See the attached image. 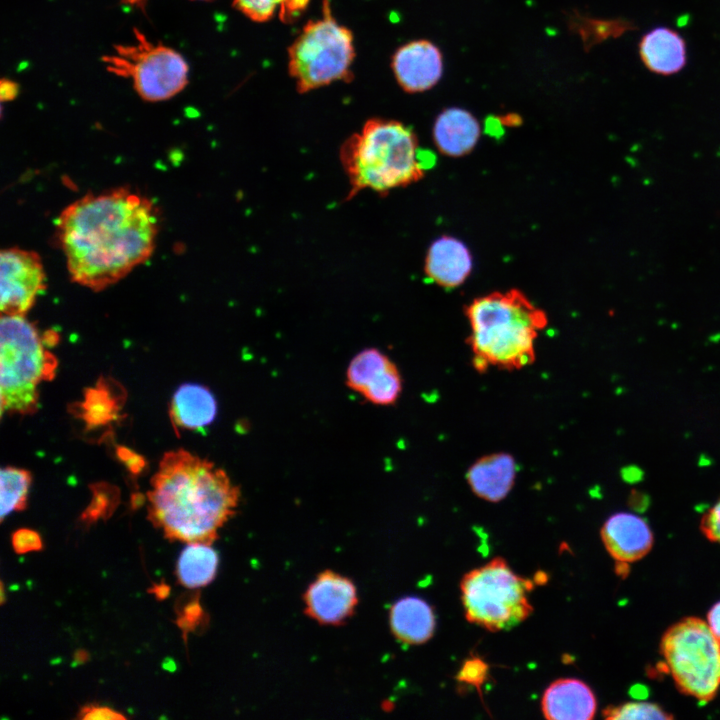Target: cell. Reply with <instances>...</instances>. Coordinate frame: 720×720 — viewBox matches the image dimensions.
Masks as SVG:
<instances>
[{
  "label": "cell",
  "mask_w": 720,
  "mask_h": 720,
  "mask_svg": "<svg viewBox=\"0 0 720 720\" xmlns=\"http://www.w3.org/2000/svg\"><path fill=\"white\" fill-rule=\"evenodd\" d=\"M56 229L71 280L97 292L150 258L158 216L149 198L118 187L68 205Z\"/></svg>",
  "instance_id": "obj_1"
},
{
  "label": "cell",
  "mask_w": 720,
  "mask_h": 720,
  "mask_svg": "<svg viewBox=\"0 0 720 720\" xmlns=\"http://www.w3.org/2000/svg\"><path fill=\"white\" fill-rule=\"evenodd\" d=\"M150 483L148 520L170 541L211 544L239 504L227 473L184 449L166 452Z\"/></svg>",
  "instance_id": "obj_2"
},
{
  "label": "cell",
  "mask_w": 720,
  "mask_h": 720,
  "mask_svg": "<svg viewBox=\"0 0 720 720\" xmlns=\"http://www.w3.org/2000/svg\"><path fill=\"white\" fill-rule=\"evenodd\" d=\"M465 315L472 365L479 373L489 368L519 370L535 361V342L548 318L520 290L475 298L465 308Z\"/></svg>",
  "instance_id": "obj_3"
},
{
  "label": "cell",
  "mask_w": 720,
  "mask_h": 720,
  "mask_svg": "<svg viewBox=\"0 0 720 720\" xmlns=\"http://www.w3.org/2000/svg\"><path fill=\"white\" fill-rule=\"evenodd\" d=\"M422 152L411 128L395 120L369 119L345 140L340 161L350 189L346 200L363 190L385 196L424 177L435 158Z\"/></svg>",
  "instance_id": "obj_4"
},
{
  "label": "cell",
  "mask_w": 720,
  "mask_h": 720,
  "mask_svg": "<svg viewBox=\"0 0 720 720\" xmlns=\"http://www.w3.org/2000/svg\"><path fill=\"white\" fill-rule=\"evenodd\" d=\"M25 315L2 314L0 322L1 411L28 415L38 408V385L55 376L56 358Z\"/></svg>",
  "instance_id": "obj_5"
},
{
  "label": "cell",
  "mask_w": 720,
  "mask_h": 720,
  "mask_svg": "<svg viewBox=\"0 0 720 720\" xmlns=\"http://www.w3.org/2000/svg\"><path fill=\"white\" fill-rule=\"evenodd\" d=\"M355 58L351 30L333 17L330 0H323L322 17L308 21L288 47V71L299 93L351 81Z\"/></svg>",
  "instance_id": "obj_6"
},
{
  "label": "cell",
  "mask_w": 720,
  "mask_h": 720,
  "mask_svg": "<svg viewBox=\"0 0 720 720\" xmlns=\"http://www.w3.org/2000/svg\"><path fill=\"white\" fill-rule=\"evenodd\" d=\"M533 587V581L515 573L504 559L494 558L462 578L466 619L489 631L509 630L531 614Z\"/></svg>",
  "instance_id": "obj_7"
},
{
  "label": "cell",
  "mask_w": 720,
  "mask_h": 720,
  "mask_svg": "<svg viewBox=\"0 0 720 720\" xmlns=\"http://www.w3.org/2000/svg\"><path fill=\"white\" fill-rule=\"evenodd\" d=\"M660 652L681 693L704 703L717 695L720 642L706 621L688 616L672 624L661 638Z\"/></svg>",
  "instance_id": "obj_8"
},
{
  "label": "cell",
  "mask_w": 720,
  "mask_h": 720,
  "mask_svg": "<svg viewBox=\"0 0 720 720\" xmlns=\"http://www.w3.org/2000/svg\"><path fill=\"white\" fill-rule=\"evenodd\" d=\"M137 43L115 46V53L104 56L106 69L130 78L137 94L145 101L170 99L188 83L189 68L183 56L162 43H151L137 29Z\"/></svg>",
  "instance_id": "obj_9"
},
{
  "label": "cell",
  "mask_w": 720,
  "mask_h": 720,
  "mask_svg": "<svg viewBox=\"0 0 720 720\" xmlns=\"http://www.w3.org/2000/svg\"><path fill=\"white\" fill-rule=\"evenodd\" d=\"M1 299L5 315H25L45 289L46 276L40 256L17 247L0 254Z\"/></svg>",
  "instance_id": "obj_10"
},
{
  "label": "cell",
  "mask_w": 720,
  "mask_h": 720,
  "mask_svg": "<svg viewBox=\"0 0 720 720\" xmlns=\"http://www.w3.org/2000/svg\"><path fill=\"white\" fill-rule=\"evenodd\" d=\"M357 604L354 583L331 570L320 573L304 594L305 613L320 624L344 623L353 615Z\"/></svg>",
  "instance_id": "obj_11"
},
{
  "label": "cell",
  "mask_w": 720,
  "mask_h": 720,
  "mask_svg": "<svg viewBox=\"0 0 720 720\" xmlns=\"http://www.w3.org/2000/svg\"><path fill=\"white\" fill-rule=\"evenodd\" d=\"M602 542L616 561L617 572L626 575L630 563L645 557L652 549L654 537L649 524L630 512L612 514L601 528Z\"/></svg>",
  "instance_id": "obj_12"
},
{
  "label": "cell",
  "mask_w": 720,
  "mask_h": 720,
  "mask_svg": "<svg viewBox=\"0 0 720 720\" xmlns=\"http://www.w3.org/2000/svg\"><path fill=\"white\" fill-rule=\"evenodd\" d=\"M442 66L440 51L426 40L401 46L392 58V69L399 85L410 93L433 87L441 77Z\"/></svg>",
  "instance_id": "obj_13"
},
{
  "label": "cell",
  "mask_w": 720,
  "mask_h": 720,
  "mask_svg": "<svg viewBox=\"0 0 720 720\" xmlns=\"http://www.w3.org/2000/svg\"><path fill=\"white\" fill-rule=\"evenodd\" d=\"M473 266L472 255L461 240L444 235L430 245L424 264L426 277L442 288L453 289L468 278Z\"/></svg>",
  "instance_id": "obj_14"
},
{
  "label": "cell",
  "mask_w": 720,
  "mask_h": 720,
  "mask_svg": "<svg viewBox=\"0 0 720 720\" xmlns=\"http://www.w3.org/2000/svg\"><path fill=\"white\" fill-rule=\"evenodd\" d=\"M541 709L544 716L551 720H590L596 713L597 701L585 682L563 678L547 687Z\"/></svg>",
  "instance_id": "obj_15"
},
{
  "label": "cell",
  "mask_w": 720,
  "mask_h": 720,
  "mask_svg": "<svg viewBox=\"0 0 720 720\" xmlns=\"http://www.w3.org/2000/svg\"><path fill=\"white\" fill-rule=\"evenodd\" d=\"M516 472L514 457L506 452H497L477 459L468 468L466 479L476 496L489 502H499L513 488Z\"/></svg>",
  "instance_id": "obj_16"
},
{
  "label": "cell",
  "mask_w": 720,
  "mask_h": 720,
  "mask_svg": "<svg viewBox=\"0 0 720 720\" xmlns=\"http://www.w3.org/2000/svg\"><path fill=\"white\" fill-rule=\"evenodd\" d=\"M216 415L214 394L208 387L197 383L180 385L169 405V417L175 431L200 430L212 424Z\"/></svg>",
  "instance_id": "obj_17"
},
{
  "label": "cell",
  "mask_w": 720,
  "mask_h": 720,
  "mask_svg": "<svg viewBox=\"0 0 720 720\" xmlns=\"http://www.w3.org/2000/svg\"><path fill=\"white\" fill-rule=\"evenodd\" d=\"M639 55L644 66L659 75H673L687 61L683 37L668 27H656L644 34L639 42Z\"/></svg>",
  "instance_id": "obj_18"
},
{
  "label": "cell",
  "mask_w": 720,
  "mask_h": 720,
  "mask_svg": "<svg viewBox=\"0 0 720 720\" xmlns=\"http://www.w3.org/2000/svg\"><path fill=\"white\" fill-rule=\"evenodd\" d=\"M480 137L476 118L461 108H449L436 119L433 139L438 150L451 157H460L472 151Z\"/></svg>",
  "instance_id": "obj_19"
},
{
  "label": "cell",
  "mask_w": 720,
  "mask_h": 720,
  "mask_svg": "<svg viewBox=\"0 0 720 720\" xmlns=\"http://www.w3.org/2000/svg\"><path fill=\"white\" fill-rule=\"evenodd\" d=\"M389 619L393 635L406 644H422L432 637L435 630L432 607L416 596L396 601L390 609Z\"/></svg>",
  "instance_id": "obj_20"
},
{
  "label": "cell",
  "mask_w": 720,
  "mask_h": 720,
  "mask_svg": "<svg viewBox=\"0 0 720 720\" xmlns=\"http://www.w3.org/2000/svg\"><path fill=\"white\" fill-rule=\"evenodd\" d=\"M112 385V380L100 378L94 387L88 388L79 403V415L88 428L107 425L118 416L123 402L121 387Z\"/></svg>",
  "instance_id": "obj_21"
},
{
  "label": "cell",
  "mask_w": 720,
  "mask_h": 720,
  "mask_svg": "<svg viewBox=\"0 0 720 720\" xmlns=\"http://www.w3.org/2000/svg\"><path fill=\"white\" fill-rule=\"evenodd\" d=\"M217 567L218 554L210 544L188 543L179 556L176 575L183 586L198 588L215 578Z\"/></svg>",
  "instance_id": "obj_22"
},
{
  "label": "cell",
  "mask_w": 720,
  "mask_h": 720,
  "mask_svg": "<svg viewBox=\"0 0 720 720\" xmlns=\"http://www.w3.org/2000/svg\"><path fill=\"white\" fill-rule=\"evenodd\" d=\"M310 0H234L233 6L255 22H266L276 13L283 23H293L307 8Z\"/></svg>",
  "instance_id": "obj_23"
},
{
  "label": "cell",
  "mask_w": 720,
  "mask_h": 720,
  "mask_svg": "<svg viewBox=\"0 0 720 720\" xmlns=\"http://www.w3.org/2000/svg\"><path fill=\"white\" fill-rule=\"evenodd\" d=\"M392 363L380 350L365 349L350 361L346 371V383L350 389L362 395Z\"/></svg>",
  "instance_id": "obj_24"
},
{
  "label": "cell",
  "mask_w": 720,
  "mask_h": 720,
  "mask_svg": "<svg viewBox=\"0 0 720 720\" xmlns=\"http://www.w3.org/2000/svg\"><path fill=\"white\" fill-rule=\"evenodd\" d=\"M31 483V472L26 469L13 466H6L1 469V521L10 513L22 511L26 508Z\"/></svg>",
  "instance_id": "obj_25"
},
{
  "label": "cell",
  "mask_w": 720,
  "mask_h": 720,
  "mask_svg": "<svg viewBox=\"0 0 720 720\" xmlns=\"http://www.w3.org/2000/svg\"><path fill=\"white\" fill-rule=\"evenodd\" d=\"M603 716L609 720H668L673 715L657 703L647 701H629L620 705H610L603 710Z\"/></svg>",
  "instance_id": "obj_26"
},
{
  "label": "cell",
  "mask_w": 720,
  "mask_h": 720,
  "mask_svg": "<svg viewBox=\"0 0 720 720\" xmlns=\"http://www.w3.org/2000/svg\"><path fill=\"white\" fill-rule=\"evenodd\" d=\"M402 391L400 372L393 362L367 389L362 396L369 402L387 406L394 404Z\"/></svg>",
  "instance_id": "obj_27"
},
{
  "label": "cell",
  "mask_w": 720,
  "mask_h": 720,
  "mask_svg": "<svg viewBox=\"0 0 720 720\" xmlns=\"http://www.w3.org/2000/svg\"><path fill=\"white\" fill-rule=\"evenodd\" d=\"M110 487L95 486L93 489V498L87 509L81 516L82 521L87 523L96 521L98 518H105L106 514H111L113 507L116 504L113 503L112 490Z\"/></svg>",
  "instance_id": "obj_28"
},
{
  "label": "cell",
  "mask_w": 720,
  "mask_h": 720,
  "mask_svg": "<svg viewBox=\"0 0 720 720\" xmlns=\"http://www.w3.org/2000/svg\"><path fill=\"white\" fill-rule=\"evenodd\" d=\"M488 674V664L481 658L473 656L463 663L457 674V680L479 689L487 680Z\"/></svg>",
  "instance_id": "obj_29"
},
{
  "label": "cell",
  "mask_w": 720,
  "mask_h": 720,
  "mask_svg": "<svg viewBox=\"0 0 720 720\" xmlns=\"http://www.w3.org/2000/svg\"><path fill=\"white\" fill-rule=\"evenodd\" d=\"M11 543L14 551L18 554H25L43 549L41 536L35 530L20 528L13 532Z\"/></svg>",
  "instance_id": "obj_30"
},
{
  "label": "cell",
  "mask_w": 720,
  "mask_h": 720,
  "mask_svg": "<svg viewBox=\"0 0 720 720\" xmlns=\"http://www.w3.org/2000/svg\"><path fill=\"white\" fill-rule=\"evenodd\" d=\"M700 530L709 541L720 544V497L704 513L700 521Z\"/></svg>",
  "instance_id": "obj_31"
},
{
  "label": "cell",
  "mask_w": 720,
  "mask_h": 720,
  "mask_svg": "<svg viewBox=\"0 0 720 720\" xmlns=\"http://www.w3.org/2000/svg\"><path fill=\"white\" fill-rule=\"evenodd\" d=\"M204 617V612L197 599L190 601L184 607L179 617L177 618V625L185 633L193 631L201 622Z\"/></svg>",
  "instance_id": "obj_32"
},
{
  "label": "cell",
  "mask_w": 720,
  "mask_h": 720,
  "mask_svg": "<svg viewBox=\"0 0 720 720\" xmlns=\"http://www.w3.org/2000/svg\"><path fill=\"white\" fill-rule=\"evenodd\" d=\"M82 720H124L126 717L118 711L99 705H85L81 707L77 715Z\"/></svg>",
  "instance_id": "obj_33"
},
{
  "label": "cell",
  "mask_w": 720,
  "mask_h": 720,
  "mask_svg": "<svg viewBox=\"0 0 720 720\" xmlns=\"http://www.w3.org/2000/svg\"><path fill=\"white\" fill-rule=\"evenodd\" d=\"M116 454L120 461L123 462L134 475H138L145 467L144 458L129 448L118 447Z\"/></svg>",
  "instance_id": "obj_34"
},
{
  "label": "cell",
  "mask_w": 720,
  "mask_h": 720,
  "mask_svg": "<svg viewBox=\"0 0 720 720\" xmlns=\"http://www.w3.org/2000/svg\"><path fill=\"white\" fill-rule=\"evenodd\" d=\"M707 624L720 642V601L712 605L707 613Z\"/></svg>",
  "instance_id": "obj_35"
},
{
  "label": "cell",
  "mask_w": 720,
  "mask_h": 720,
  "mask_svg": "<svg viewBox=\"0 0 720 720\" xmlns=\"http://www.w3.org/2000/svg\"><path fill=\"white\" fill-rule=\"evenodd\" d=\"M0 87V96L2 101H10L17 96L19 88L16 82L8 79H2Z\"/></svg>",
  "instance_id": "obj_36"
},
{
  "label": "cell",
  "mask_w": 720,
  "mask_h": 720,
  "mask_svg": "<svg viewBox=\"0 0 720 720\" xmlns=\"http://www.w3.org/2000/svg\"><path fill=\"white\" fill-rule=\"evenodd\" d=\"M149 592L153 593L158 600H163L168 597L170 593V587L165 583L156 584L151 587V589H149Z\"/></svg>",
  "instance_id": "obj_37"
},
{
  "label": "cell",
  "mask_w": 720,
  "mask_h": 720,
  "mask_svg": "<svg viewBox=\"0 0 720 720\" xmlns=\"http://www.w3.org/2000/svg\"><path fill=\"white\" fill-rule=\"evenodd\" d=\"M88 658H89V654L84 649H78L74 653V663H77V664L85 663L88 660Z\"/></svg>",
  "instance_id": "obj_38"
},
{
  "label": "cell",
  "mask_w": 720,
  "mask_h": 720,
  "mask_svg": "<svg viewBox=\"0 0 720 720\" xmlns=\"http://www.w3.org/2000/svg\"><path fill=\"white\" fill-rule=\"evenodd\" d=\"M200 1H209V0H200Z\"/></svg>",
  "instance_id": "obj_39"
}]
</instances>
